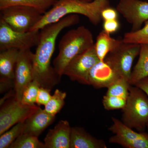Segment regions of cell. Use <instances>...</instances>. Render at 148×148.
<instances>
[{
    "mask_svg": "<svg viewBox=\"0 0 148 148\" xmlns=\"http://www.w3.org/2000/svg\"><path fill=\"white\" fill-rule=\"evenodd\" d=\"M51 89L43 87H40L37 96L36 103L38 106H45L51 97L50 94Z\"/></svg>",
    "mask_w": 148,
    "mask_h": 148,
    "instance_id": "28",
    "label": "cell"
},
{
    "mask_svg": "<svg viewBox=\"0 0 148 148\" xmlns=\"http://www.w3.org/2000/svg\"><path fill=\"white\" fill-rule=\"evenodd\" d=\"M118 12L116 9L110 6L104 9L101 13V17L103 21L118 19Z\"/></svg>",
    "mask_w": 148,
    "mask_h": 148,
    "instance_id": "30",
    "label": "cell"
},
{
    "mask_svg": "<svg viewBox=\"0 0 148 148\" xmlns=\"http://www.w3.org/2000/svg\"><path fill=\"white\" fill-rule=\"evenodd\" d=\"M139 57L132 70L129 84L135 86L140 80L148 77V44L140 45Z\"/></svg>",
    "mask_w": 148,
    "mask_h": 148,
    "instance_id": "19",
    "label": "cell"
},
{
    "mask_svg": "<svg viewBox=\"0 0 148 148\" xmlns=\"http://www.w3.org/2000/svg\"><path fill=\"white\" fill-rule=\"evenodd\" d=\"M55 116L39 108L24 121L23 133L38 137L54 121Z\"/></svg>",
    "mask_w": 148,
    "mask_h": 148,
    "instance_id": "15",
    "label": "cell"
},
{
    "mask_svg": "<svg viewBox=\"0 0 148 148\" xmlns=\"http://www.w3.org/2000/svg\"><path fill=\"white\" fill-rule=\"evenodd\" d=\"M147 129H148V122L147 124Z\"/></svg>",
    "mask_w": 148,
    "mask_h": 148,
    "instance_id": "33",
    "label": "cell"
},
{
    "mask_svg": "<svg viewBox=\"0 0 148 148\" xmlns=\"http://www.w3.org/2000/svg\"><path fill=\"white\" fill-rule=\"evenodd\" d=\"M99 61L94 45L73 58L66 66L63 75L67 76L72 81L81 84L89 85V72Z\"/></svg>",
    "mask_w": 148,
    "mask_h": 148,
    "instance_id": "10",
    "label": "cell"
},
{
    "mask_svg": "<svg viewBox=\"0 0 148 148\" xmlns=\"http://www.w3.org/2000/svg\"><path fill=\"white\" fill-rule=\"evenodd\" d=\"M43 15L36 9L27 6H10L0 9V19L18 32L31 31Z\"/></svg>",
    "mask_w": 148,
    "mask_h": 148,
    "instance_id": "5",
    "label": "cell"
},
{
    "mask_svg": "<svg viewBox=\"0 0 148 148\" xmlns=\"http://www.w3.org/2000/svg\"><path fill=\"white\" fill-rule=\"evenodd\" d=\"M94 45L92 33L84 26L69 30L58 44L59 52L53 61V67L60 79L69 62L77 55Z\"/></svg>",
    "mask_w": 148,
    "mask_h": 148,
    "instance_id": "3",
    "label": "cell"
},
{
    "mask_svg": "<svg viewBox=\"0 0 148 148\" xmlns=\"http://www.w3.org/2000/svg\"><path fill=\"white\" fill-rule=\"evenodd\" d=\"M40 32H21L14 31L0 19V51L11 48L19 50L31 49L38 45Z\"/></svg>",
    "mask_w": 148,
    "mask_h": 148,
    "instance_id": "7",
    "label": "cell"
},
{
    "mask_svg": "<svg viewBox=\"0 0 148 148\" xmlns=\"http://www.w3.org/2000/svg\"><path fill=\"white\" fill-rule=\"evenodd\" d=\"M81 1H84L85 2H90L92 1L93 0H81Z\"/></svg>",
    "mask_w": 148,
    "mask_h": 148,
    "instance_id": "32",
    "label": "cell"
},
{
    "mask_svg": "<svg viewBox=\"0 0 148 148\" xmlns=\"http://www.w3.org/2000/svg\"><path fill=\"white\" fill-rule=\"evenodd\" d=\"M121 77L105 61H99L90 70L88 75L89 85L95 88H108Z\"/></svg>",
    "mask_w": 148,
    "mask_h": 148,
    "instance_id": "13",
    "label": "cell"
},
{
    "mask_svg": "<svg viewBox=\"0 0 148 148\" xmlns=\"http://www.w3.org/2000/svg\"><path fill=\"white\" fill-rule=\"evenodd\" d=\"M121 41L112 38L104 30L100 32L94 43L95 51L100 61H104L108 54L118 46Z\"/></svg>",
    "mask_w": 148,
    "mask_h": 148,
    "instance_id": "18",
    "label": "cell"
},
{
    "mask_svg": "<svg viewBox=\"0 0 148 148\" xmlns=\"http://www.w3.org/2000/svg\"><path fill=\"white\" fill-rule=\"evenodd\" d=\"M122 40L125 43L148 44V20L145 22L144 27L138 31H131L125 34Z\"/></svg>",
    "mask_w": 148,
    "mask_h": 148,
    "instance_id": "23",
    "label": "cell"
},
{
    "mask_svg": "<svg viewBox=\"0 0 148 148\" xmlns=\"http://www.w3.org/2000/svg\"><path fill=\"white\" fill-rule=\"evenodd\" d=\"M110 6L109 0H58L54 5L43 15L42 18L31 31H40L48 24L59 21L72 14H82L90 23L97 26L102 20L101 13L104 9Z\"/></svg>",
    "mask_w": 148,
    "mask_h": 148,
    "instance_id": "2",
    "label": "cell"
},
{
    "mask_svg": "<svg viewBox=\"0 0 148 148\" xmlns=\"http://www.w3.org/2000/svg\"><path fill=\"white\" fill-rule=\"evenodd\" d=\"M113 124L109 130L114 134L109 139V143L119 145L125 148H148V134L135 132L123 122L112 118Z\"/></svg>",
    "mask_w": 148,
    "mask_h": 148,
    "instance_id": "9",
    "label": "cell"
},
{
    "mask_svg": "<svg viewBox=\"0 0 148 148\" xmlns=\"http://www.w3.org/2000/svg\"><path fill=\"white\" fill-rule=\"evenodd\" d=\"M66 97V92L58 89H56L50 100L45 106V110L47 113L55 116L61 110L65 105Z\"/></svg>",
    "mask_w": 148,
    "mask_h": 148,
    "instance_id": "21",
    "label": "cell"
},
{
    "mask_svg": "<svg viewBox=\"0 0 148 148\" xmlns=\"http://www.w3.org/2000/svg\"><path fill=\"white\" fill-rule=\"evenodd\" d=\"M120 26L119 22L118 19L104 21L103 23V30L110 35L117 32Z\"/></svg>",
    "mask_w": 148,
    "mask_h": 148,
    "instance_id": "29",
    "label": "cell"
},
{
    "mask_svg": "<svg viewBox=\"0 0 148 148\" xmlns=\"http://www.w3.org/2000/svg\"><path fill=\"white\" fill-rule=\"evenodd\" d=\"M135 86L143 90L148 97V77L140 80Z\"/></svg>",
    "mask_w": 148,
    "mask_h": 148,
    "instance_id": "31",
    "label": "cell"
},
{
    "mask_svg": "<svg viewBox=\"0 0 148 148\" xmlns=\"http://www.w3.org/2000/svg\"><path fill=\"white\" fill-rule=\"evenodd\" d=\"M39 108L36 105H24L14 96L3 104L0 110V135L15 125L25 121Z\"/></svg>",
    "mask_w": 148,
    "mask_h": 148,
    "instance_id": "8",
    "label": "cell"
},
{
    "mask_svg": "<svg viewBox=\"0 0 148 148\" xmlns=\"http://www.w3.org/2000/svg\"><path fill=\"white\" fill-rule=\"evenodd\" d=\"M116 10L132 25V32L138 31L148 20V2L142 0H119Z\"/></svg>",
    "mask_w": 148,
    "mask_h": 148,
    "instance_id": "12",
    "label": "cell"
},
{
    "mask_svg": "<svg viewBox=\"0 0 148 148\" xmlns=\"http://www.w3.org/2000/svg\"><path fill=\"white\" fill-rule=\"evenodd\" d=\"M40 86L33 80L25 88L22 93L21 102L24 105L34 106L36 103L37 96Z\"/></svg>",
    "mask_w": 148,
    "mask_h": 148,
    "instance_id": "26",
    "label": "cell"
},
{
    "mask_svg": "<svg viewBox=\"0 0 148 148\" xmlns=\"http://www.w3.org/2000/svg\"><path fill=\"white\" fill-rule=\"evenodd\" d=\"M79 21L78 14H70L40 30L39 41L33 57V80L40 87L51 89L60 81L61 79L51 65L56 39L63 29L76 25Z\"/></svg>",
    "mask_w": 148,
    "mask_h": 148,
    "instance_id": "1",
    "label": "cell"
},
{
    "mask_svg": "<svg viewBox=\"0 0 148 148\" xmlns=\"http://www.w3.org/2000/svg\"><path fill=\"white\" fill-rule=\"evenodd\" d=\"M122 110V121L125 125L138 132L145 131L148 122V97L143 90L131 85Z\"/></svg>",
    "mask_w": 148,
    "mask_h": 148,
    "instance_id": "4",
    "label": "cell"
},
{
    "mask_svg": "<svg viewBox=\"0 0 148 148\" xmlns=\"http://www.w3.org/2000/svg\"><path fill=\"white\" fill-rule=\"evenodd\" d=\"M71 148H107L103 140L92 137L82 128L71 127Z\"/></svg>",
    "mask_w": 148,
    "mask_h": 148,
    "instance_id": "16",
    "label": "cell"
},
{
    "mask_svg": "<svg viewBox=\"0 0 148 148\" xmlns=\"http://www.w3.org/2000/svg\"><path fill=\"white\" fill-rule=\"evenodd\" d=\"M130 86L128 81L123 78H120L108 88L106 95L121 97L127 100Z\"/></svg>",
    "mask_w": 148,
    "mask_h": 148,
    "instance_id": "25",
    "label": "cell"
},
{
    "mask_svg": "<svg viewBox=\"0 0 148 148\" xmlns=\"http://www.w3.org/2000/svg\"><path fill=\"white\" fill-rule=\"evenodd\" d=\"M20 50L11 48L1 51L0 53L1 78L14 80L15 66Z\"/></svg>",
    "mask_w": 148,
    "mask_h": 148,
    "instance_id": "17",
    "label": "cell"
},
{
    "mask_svg": "<svg viewBox=\"0 0 148 148\" xmlns=\"http://www.w3.org/2000/svg\"><path fill=\"white\" fill-rule=\"evenodd\" d=\"M10 148H45L44 143H42L38 137L22 133L11 145Z\"/></svg>",
    "mask_w": 148,
    "mask_h": 148,
    "instance_id": "22",
    "label": "cell"
},
{
    "mask_svg": "<svg viewBox=\"0 0 148 148\" xmlns=\"http://www.w3.org/2000/svg\"><path fill=\"white\" fill-rule=\"evenodd\" d=\"M126 99L121 97L106 95L103 98V104L107 110H123L126 105Z\"/></svg>",
    "mask_w": 148,
    "mask_h": 148,
    "instance_id": "27",
    "label": "cell"
},
{
    "mask_svg": "<svg viewBox=\"0 0 148 148\" xmlns=\"http://www.w3.org/2000/svg\"><path fill=\"white\" fill-rule=\"evenodd\" d=\"M34 53L31 49L20 50L14 77V91L16 100L21 101L25 88L34 80L33 57Z\"/></svg>",
    "mask_w": 148,
    "mask_h": 148,
    "instance_id": "11",
    "label": "cell"
},
{
    "mask_svg": "<svg viewBox=\"0 0 148 148\" xmlns=\"http://www.w3.org/2000/svg\"><path fill=\"white\" fill-rule=\"evenodd\" d=\"M58 0H0V9L13 5H25L37 10L42 14H45Z\"/></svg>",
    "mask_w": 148,
    "mask_h": 148,
    "instance_id": "20",
    "label": "cell"
},
{
    "mask_svg": "<svg viewBox=\"0 0 148 148\" xmlns=\"http://www.w3.org/2000/svg\"><path fill=\"white\" fill-rule=\"evenodd\" d=\"M71 127L69 122L61 120L50 129L44 139L45 148H70Z\"/></svg>",
    "mask_w": 148,
    "mask_h": 148,
    "instance_id": "14",
    "label": "cell"
},
{
    "mask_svg": "<svg viewBox=\"0 0 148 148\" xmlns=\"http://www.w3.org/2000/svg\"><path fill=\"white\" fill-rule=\"evenodd\" d=\"M24 122L19 123L1 135L0 148H9L19 135L23 133Z\"/></svg>",
    "mask_w": 148,
    "mask_h": 148,
    "instance_id": "24",
    "label": "cell"
},
{
    "mask_svg": "<svg viewBox=\"0 0 148 148\" xmlns=\"http://www.w3.org/2000/svg\"><path fill=\"white\" fill-rule=\"evenodd\" d=\"M140 49V45L125 43L122 40L119 45L108 54L104 61L120 77L129 82L132 64L139 55Z\"/></svg>",
    "mask_w": 148,
    "mask_h": 148,
    "instance_id": "6",
    "label": "cell"
}]
</instances>
